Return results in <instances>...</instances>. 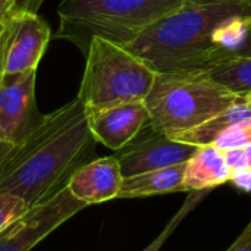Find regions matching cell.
Segmentation results:
<instances>
[{
    "instance_id": "6da1fadb",
    "label": "cell",
    "mask_w": 251,
    "mask_h": 251,
    "mask_svg": "<svg viewBox=\"0 0 251 251\" xmlns=\"http://www.w3.org/2000/svg\"><path fill=\"white\" fill-rule=\"evenodd\" d=\"M85 104L76 97L44 121L0 162V193L21 197L34 207L68 185L94 151Z\"/></svg>"
},
{
    "instance_id": "7a4b0ae2",
    "label": "cell",
    "mask_w": 251,
    "mask_h": 251,
    "mask_svg": "<svg viewBox=\"0 0 251 251\" xmlns=\"http://www.w3.org/2000/svg\"><path fill=\"white\" fill-rule=\"evenodd\" d=\"M234 15L251 16V4L184 1L124 46L157 74L207 72L229 59L216 47L212 34Z\"/></svg>"
},
{
    "instance_id": "3957f363",
    "label": "cell",
    "mask_w": 251,
    "mask_h": 251,
    "mask_svg": "<svg viewBox=\"0 0 251 251\" xmlns=\"http://www.w3.org/2000/svg\"><path fill=\"white\" fill-rule=\"evenodd\" d=\"M241 100L243 96L221 85L207 72H160L144 104L151 129L172 137L204 124Z\"/></svg>"
},
{
    "instance_id": "277c9868",
    "label": "cell",
    "mask_w": 251,
    "mask_h": 251,
    "mask_svg": "<svg viewBox=\"0 0 251 251\" xmlns=\"http://www.w3.org/2000/svg\"><path fill=\"white\" fill-rule=\"evenodd\" d=\"M185 0H62L57 38L75 43L84 53L93 37L126 44L143 29L178 9Z\"/></svg>"
},
{
    "instance_id": "5b68a950",
    "label": "cell",
    "mask_w": 251,
    "mask_h": 251,
    "mask_svg": "<svg viewBox=\"0 0 251 251\" xmlns=\"http://www.w3.org/2000/svg\"><path fill=\"white\" fill-rule=\"evenodd\" d=\"M78 99L87 109L144 101L157 72L125 46L93 37Z\"/></svg>"
},
{
    "instance_id": "8992f818",
    "label": "cell",
    "mask_w": 251,
    "mask_h": 251,
    "mask_svg": "<svg viewBox=\"0 0 251 251\" xmlns=\"http://www.w3.org/2000/svg\"><path fill=\"white\" fill-rule=\"evenodd\" d=\"M85 207L87 204L75 199L65 187L51 199L31 207L22 218L0 232V251L32 250Z\"/></svg>"
},
{
    "instance_id": "52a82bcc",
    "label": "cell",
    "mask_w": 251,
    "mask_h": 251,
    "mask_svg": "<svg viewBox=\"0 0 251 251\" xmlns=\"http://www.w3.org/2000/svg\"><path fill=\"white\" fill-rule=\"evenodd\" d=\"M37 71L3 76L0 84V138L16 146L46 118L35 101Z\"/></svg>"
},
{
    "instance_id": "ba28073f",
    "label": "cell",
    "mask_w": 251,
    "mask_h": 251,
    "mask_svg": "<svg viewBox=\"0 0 251 251\" xmlns=\"http://www.w3.org/2000/svg\"><path fill=\"white\" fill-rule=\"evenodd\" d=\"M4 74L3 76L21 75L37 71L51 37L47 22L35 12H10L4 19Z\"/></svg>"
},
{
    "instance_id": "9c48e42d",
    "label": "cell",
    "mask_w": 251,
    "mask_h": 251,
    "mask_svg": "<svg viewBox=\"0 0 251 251\" xmlns=\"http://www.w3.org/2000/svg\"><path fill=\"white\" fill-rule=\"evenodd\" d=\"M151 128V126H150ZM197 146L172 140L171 137L151 129L150 135H140L116 156L124 178L138 174L165 169L185 163L197 151Z\"/></svg>"
},
{
    "instance_id": "30bf717a",
    "label": "cell",
    "mask_w": 251,
    "mask_h": 251,
    "mask_svg": "<svg viewBox=\"0 0 251 251\" xmlns=\"http://www.w3.org/2000/svg\"><path fill=\"white\" fill-rule=\"evenodd\" d=\"M90 129L96 141L112 150H122L150 124L144 101L87 109Z\"/></svg>"
},
{
    "instance_id": "8fae6325",
    "label": "cell",
    "mask_w": 251,
    "mask_h": 251,
    "mask_svg": "<svg viewBox=\"0 0 251 251\" xmlns=\"http://www.w3.org/2000/svg\"><path fill=\"white\" fill-rule=\"evenodd\" d=\"M124 175L116 156L100 157L82 165L68 181L71 194L87 206L119 197Z\"/></svg>"
},
{
    "instance_id": "7c38bea8",
    "label": "cell",
    "mask_w": 251,
    "mask_h": 251,
    "mask_svg": "<svg viewBox=\"0 0 251 251\" xmlns=\"http://www.w3.org/2000/svg\"><path fill=\"white\" fill-rule=\"evenodd\" d=\"M232 171L225 153L216 146H201L185 165L184 188L187 191L212 190L231 181Z\"/></svg>"
},
{
    "instance_id": "4fadbf2b",
    "label": "cell",
    "mask_w": 251,
    "mask_h": 251,
    "mask_svg": "<svg viewBox=\"0 0 251 251\" xmlns=\"http://www.w3.org/2000/svg\"><path fill=\"white\" fill-rule=\"evenodd\" d=\"M185 163L124 178L118 199H140L184 191Z\"/></svg>"
},
{
    "instance_id": "5bb4252c",
    "label": "cell",
    "mask_w": 251,
    "mask_h": 251,
    "mask_svg": "<svg viewBox=\"0 0 251 251\" xmlns=\"http://www.w3.org/2000/svg\"><path fill=\"white\" fill-rule=\"evenodd\" d=\"M251 124V104L244 100L232 104L226 110L218 113L212 119L206 121L204 124L188 129L185 132H179L176 135H172V140L188 143L197 147L201 146H210L215 143V140L224 134L225 131L238 126V125H246Z\"/></svg>"
},
{
    "instance_id": "9a60e30c",
    "label": "cell",
    "mask_w": 251,
    "mask_h": 251,
    "mask_svg": "<svg viewBox=\"0 0 251 251\" xmlns=\"http://www.w3.org/2000/svg\"><path fill=\"white\" fill-rule=\"evenodd\" d=\"M207 74L216 82L243 97L251 93V56H234L213 66Z\"/></svg>"
},
{
    "instance_id": "2e32d148",
    "label": "cell",
    "mask_w": 251,
    "mask_h": 251,
    "mask_svg": "<svg viewBox=\"0 0 251 251\" xmlns=\"http://www.w3.org/2000/svg\"><path fill=\"white\" fill-rule=\"evenodd\" d=\"M251 16L247 15H234L224 19L212 34V40L216 47L224 51L229 59L234 57L240 49L244 46Z\"/></svg>"
},
{
    "instance_id": "e0dca14e",
    "label": "cell",
    "mask_w": 251,
    "mask_h": 251,
    "mask_svg": "<svg viewBox=\"0 0 251 251\" xmlns=\"http://www.w3.org/2000/svg\"><path fill=\"white\" fill-rule=\"evenodd\" d=\"M209 190H201V191H191V194L187 197V200L184 201V204L181 206V209L174 215V218L169 221V224L165 226V229L162 231V234L143 251H160L163 244L169 240V237L174 234V231L181 225V222L188 216V213H191L196 206H199V203L207 196Z\"/></svg>"
},
{
    "instance_id": "ac0fdd59",
    "label": "cell",
    "mask_w": 251,
    "mask_h": 251,
    "mask_svg": "<svg viewBox=\"0 0 251 251\" xmlns=\"http://www.w3.org/2000/svg\"><path fill=\"white\" fill-rule=\"evenodd\" d=\"M28 210V204L21 197L9 193H0V232L22 218Z\"/></svg>"
},
{
    "instance_id": "d6986e66",
    "label": "cell",
    "mask_w": 251,
    "mask_h": 251,
    "mask_svg": "<svg viewBox=\"0 0 251 251\" xmlns=\"http://www.w3.org/2000/svg\"><path fill=\"white\" fill-rule=\"evenodd\" d=\"M251 143V124L246 125H238L234 126L228 131H225L224 134H221L213 146H216L219 150L222 151H228V150H234V149H241L246 147Z\"/></svg>"
},
{
    "instance_id": "ffe728a7",
    "label": "cell",
    "mask_w": 251,
    "mask_h": 251,
    "mask_svg": "<svg viewBox=\"0 0 251 251\" xmlns=\"http://www.w3.org/2000/svg\"><path fill=\"white\" fill-rule=\"evenodd\" d=\"M224 153H225L226 162H228L232 172L250 169V162H249V157H247V153H246L244 147L228 150V151H224Z\"/></svg>"
},
{
    "instance_id": "44dd1931",
    "label": "cell",
    "mask_w": 251,
    "mask_h": 251,
    "mask_svg": "<svg viewBox=\"0 0 251 251\" xmlns=\"http://www.w3.org/2000/svg\"><path fill=\"white\" fill-rule=\"evenodd\" d=\"M226 251H251V221L237 241Z\"/></svg>"
},
{
    "instance_id": "7402d4cb",
    "label": "cell",
    "mask_w": 251,
    "mask_h": 251,
    "mask_svg": "<svg viewBox=\"0 0 251 251\" xmlns=\"http://www.w3.org/2000/svg\"><path fill=\"white\" fill-rule=\"evenodd\" d=\"M41 3H43V0H15L12 12L26 10V12H35L37 13V9L40 7Z\"/></svg>"
},
{
    "instance_id": "603a6c76",
    "label": "cell",
    "mask_w": 251,
    "mask_h": 251,
    "mask_svg": "<svg viewBox=\"0 0 251 251\" xmlns=\"http://www.w3.org/2000/svg\"><path fill=\"white\" fill-rule=\"evenodd\" d=\"M4 40H6V22H0V84L4 74Z\"/></svg>"
},
{
    "instance_id": "cb8c5ba5",
    "label": "cell",
    "mask_w": 251,
    "mask_h": 251,
    "mask_svg": "<svg viewBox=\"0 0 251 251\" xmlns=\"http://www.w3.org/2000/svg\"><path fill=\"white\" fill-rule=\"evenodd\" d=\"M15 0H0V22H3L12 12Z\"/></svg>"
},
{
    "instance_id": "d4e9b609",
    "label": "cell",
    "mask_w": 251,
    "mask_h": 251,
    "mask_svg": "<svg viewBox=\"0 0 251 251\" xmlns=\"http://www.w3.org/2000/svg\"><path fill=\"white\" fill-rule=\"evenodd\" d=\"M235 56H251V21L250 26H249V32H247V38H246V43H244V46L240 49V51Z\"/></svg>"
},
{
    "instance_id": "484cf974",
    "label": "cell",
    "mask_w": 251,
    "mask_h": 251,
    "mask_svg": "<svg viewBox=\"0 0 251 251\" xmlns=\"http://www.w3.org/2000/svg\"><path fill=\"white\" fill-rule=\"evenodd\" d=\"M187 3H246L251 4V0H185Z\"/></svg>"
},
{
    "instance_id": "4316f807",
    "label": "cell",
    "mask_w": 251,
    "mask_h": 251,
    "mask_svg": "<svg viewBox=\"0 0 251 251\" xmlns=\"http://www.w3.org/2000/svg\"><path fill=\"white\" fill-rule=\"evenodd\" d=\"M13 146L12 144H9V143H6L4 140H1L0 138V162L3 160V157L10 151V149H12Z\"/></svg>"
},
{
    "instance_id": "83f0119b",
    "label": "cell",
    "mask_w": 251,
    "mask_h": 251,
    "mask_svg": "<svg viewBox=\"0 0 251 251\" xmlns=\"http://www.w3.org/2000/svg\"><path fill=\"white\" fill-rule=\"evenodd\" d=\"M244 99H246V101H247V103H250L251 104V93L246 94V96H244Z\"/></svg>"
}]
</instances>
